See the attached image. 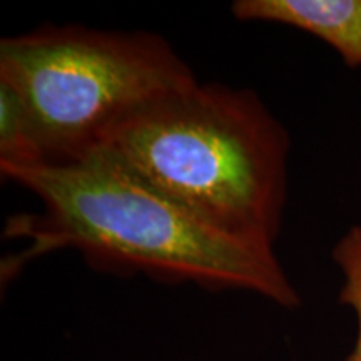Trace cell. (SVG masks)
Segmentation results:
<instances>
[{"instance_id": "1", "label": "cell", "mask_w": 361, "mask_h": 361, "mask_svg": "<svg viewBox=\"0 0 361 361\" xmlns=\"http://www.w3.org/2000/svg\"><path fill=\"white\" fill-rule=\"evenodd\" d=\"M0 171L42 202V213L12 223L19 236L32 239L29 258L75 247L117 268L251 291L288 310L301 305L274 250L211 228L106 149L66 164L0 166Z\"/></svg>"}, {"instance_id": "2", "label": "cell", "mask_w": 361, "mask_h": 361, "mask_svg": "<svg viewBox=\"0 0 361 361\" xmlns=\"http://www.w3.org/2000/svg\"><path fill=\"white\" fill-rule=\"evenodd\" d=\"M99 147L211 228L274 250L290 135L252 90L196 80L147 104Z\"/></svg>"}, {"instance_id": "3", "label": "cell", "mask_w": 361, "mask_h": 361, "mask_svg": "<svg viewBox=\"0 0 361 361\" xmlns=\"http://www.w3.org/2000/svg\"><path fill=\"white\" fill-rule=\"evenodd\" d=\"M0 80L24 102L44 162L66 164L97 149L147 104L197 79L157 34L44 25L2 39Z\"/></svg>"}, {"instance_id": "4", "label": "cell", "mask_w": 361, "mask_h": 361, "mask_svg": "<svg viewBox=\"0 0 361 361\" xmlns=\"http://www.w3.org/2000/svg\"><path fill=\"white\" fill-rule=\"evenodd\" d=\"M238 20L296 27L322 39L346 66L361 67V0H236Z\"/></svg>"}, {"instance_id": "5", "label": "cell", "mask_w": 361, "mask_h": 361, "mask_svg": "<svg viewBox=\"0 0 361 361\" xmlns=\"http://www.w3.org/2000/svg\"><path fill=\"white\" fill-rule=\"evenodd\" d=\"M44 162L27 109L11 84L0 80V166Z\"/></svg>"}, {"instance_id": "6", "label": "cell", "mask_w": 361, "mask_h": 361, "mask_svg": "<svg viewBox=\"0 0 361 361\" xmlns=\"http://www.w3.org/2000/svg\"><path fill=\"white\" fill-rule=\"evenodd\" d=\"M331 256L343 276L340 303L348 306L356 318L355 350L348 360L361 361V226H351L343 234Z\"/></svg>"}, {"instance_id": "7", "label": "cell", "mask_w": 361, "mask_h": 361, "mask_svg": "<svg viewBox=\"0 0 361 361\" xmlns=\"http://www.w3.org/2000/svg\"><path fill=\"white\" fill-rule=\"evenodd\" d=\"M343 361H350V360H348V358H346V360H343Z\"/></svg>"}]
</instances>
